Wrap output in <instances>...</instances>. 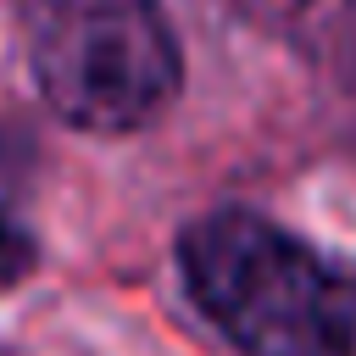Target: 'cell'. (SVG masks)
I'll list each match as a JSON object with an SVG mask.
<instances>
[{
	"label": "cell",
	"mask_w": 356,
	"mask_h": 356,
	"mask_svg": "<svg viewBox=\"0 0 356 356\" xmlns=\"http://www.w3.org/2000/svg\"><path fill=\"white\" fill-rule=\"evenodd\" d=\"M28 72L67 128L122 139L178 100L184 44L156 0H50L33 17Z\"/></svg>",
	"instance_id": "2"
},
{
	"label": "cell",
	"mask_w": 356,
	"mask_h": 356,
	"mask_svg": "<svg viewBox=\"0 0 356 356\" xmlns=\"http://www.w3.org/2000/svg\"><path fill=\"white\" fill-rule=\"evenodd\" d=\"M178 273L239 356H356V261L261 211L195 217L178 234Z\"/></svg>",
	"instance_id": "1"
},
{
	"label": "cell",
	"mask_w": 356,
	"mask_h": 356,
	"mask_svg": "<svg viewBox=\"0 0 356 356\" xmlns=\"http://www.w3.org/2000/svg\"><path fill=\"white\" fill-rule=\"evenodd\" d=\"M39 273V239L11 217V206L0 200V295L6 289H17V284H28Z\"/></svg>",
	"instance_id": "3"
}]
</instances>
